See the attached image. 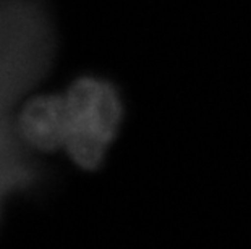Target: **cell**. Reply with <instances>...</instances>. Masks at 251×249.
<instances>
[{"mask_svg":"<svg viewBox=\"0 0 251 249\" xmlns=\"http://www.w3.org/2000/svg\"><path fill=\"white\" fill-rule=\"evenodd\" d=\"M67 141L63 149L75 165L94 172L102 165L125 116L120 91L109 79L79 76L65 92Z\"/></svg>","mask_w":251,"mask_h":249,"instance_id":"6da1fadb","label":"cell"},{"mask_svg":"<svg viewBox=\"0 0 251 249\" xmlns=\"http://www.w3.org/2000/svg\"><path fill=\"white\" fill-rule=\"evenodd\" d=\"M17 128L26 144L41 152H55L67 141L65 94H39L20 110Z\"/></svg>","mask_w":251,"mask_h":249,"instance_id":"7a4b0ae2","label":"cell"}]
</instances>
